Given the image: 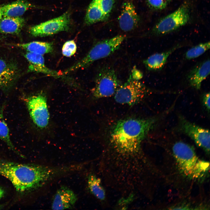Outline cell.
Masks as SVG:
<instances>
[{
    "label": "cell",
    "instance_id": "obj_24",
    "mask_svg": "<svg viewBox=\"0 0 210 210\" xmlns=\"http://www.w3.org/2000/svg\"><path fill=\"white\" fill-rule=\"evenodd\" d=\"M77 50L76 44L74 40L66 42L63 46L62 52L63 55L66 57H70L74 54Z\"/></svg>",
    "mask_w": 210,
    "mask_h": 210
},
{
    "label": "cell",
    "instance_id": "obj_20",
    "mask_svg": "<svg viewBox=\"0 0 210 210\" xmlns=\"http://www.w3.org/2000/svg\"><path fill=\"white\" fill-rule=\"evenodd\" d=\"M107 18L100 7L98 0H92L86 11L85 19V23L90 25L104 21Z\"/></svg>",
    "mask_w": 210,
    "mask_h": 210
},
{
    "label": "cell",
    "instance_id": "obj_30",
    "mask_svg": "<svg viewBox=\"0 0 210 210\" xmlns=\"http://www.w3.org/2000/svg\"><path fill=\"white\" fill-rule=\"evenodd\" d=\"M1 39H2V38H1V37H0V41H1Z\"/></svg>",
    "mask_w": 210,
    "mask_h": 210
},
{
    "label": "cell",
    "instance_id": "obj_26",
    "mask_svg": "<svg viewBox=\"0 0 210 210\" xmlns=\"http://www.w3.org/2000/svg\"><path fill=\"white\" fill-rule=\"evenodd\" d=\"M115 0H98L104 13L108 18L111 11Z\"/></svg>",
    "mask_w": 210,
    "mask_h": 210
},
{
    "label": "cell",
    "instance_id": "obj_28",
    "mask_svg": "<svg viewBox=\"0 0 210 210\" xmlns=\"http://www.w3.org/2000/svg\"><path fill=\"white\" fill-rule=\"evenodd\" d=\"M4 190L0 188V199L4 195Z\"/></svg>",
    "mask_w": 210,
    "mask_h": 210
},
{
    "label": "cell",
    "instance_id": "obj_21",
    "mask_svg": "<svg viewBox=\"0 0 210 210\" xmlns=\"http://www.w3.org/2000/svg\"><path fill=\"white\" fill-rule=\"evenodd\" d=\"M88 185L91 193L97 198L101 201L105 200V192L100 178L93 174H90L88 178Z\"/></svg>",
    "mask_w": 210,
    "mask_h": 210
},
{
    "label": "cell",
    "instance_id": "obj_6",
    "mask_svg": "<svg viewBox=\"0 0 210 210\" xmlns=\"http://www.w3.org/2000/svg\"><path fill=\"white\" fill-rule=\"evenodd\" d=\"M146 92L144 85L139 80L130 77L124 84L120 86L114 94V99L118 103L131 106L142 100Z\"/></svg>",
    "mask_w": 210,
    "mask_h": 210
},
{
    "label": "cell",
    "instance_id": "obj_9",
    "mask_svg": "<svg viewBox=\"0 0 210 210\" xmlns=\"http://www.w3.org/2000/svg\"><path fill=\"white\" fill-rule=\"evenodd\" d=\"M70 15L67 11L59 17L31 27L29 32L34 36L43 37L67 31L70 28Z\"/></svg>",
    "mask_w": 210,
    "mask_h": 210
},
{
    "label": "cell",
    "instance_id": "obj_15",
    "mask_svg": "<svg viewBox=\"0 0 210 210\" xmlns=\"http://www.w3.org/2000/svg\"><path fill=\"white\" fill-rule=\"evenodd\" d=\"M210 62L208 59L194 68L189 73L188 79L191 85L196 89H200L202 83L209 74Z\"/></svg>",
    "mask_w": 210,
    "mask_h": 210
},
{
    "label": "cell",
    "instance_id": "obj_19",
    "mask_svg": "<svg viewBox=\"0 0 210 210\" xmlns=\"http://www.w3.org/2000/svg\"><path fill=\"white\" fill-rule=\"evenodd\" d=\"M175 49L174 48L165 52L154 54L144 60L143 63L149 70L160 69L164 66L169 55Z\"/></svg>",
    "mask_w": 210,
    "mask_h": 210
},
{
    "label": "cell",
    "instance_id": "obj_18",
    "mask_svg": "<svg viewBox=\"0 0 210 210\" xmlns=\"http://www.w3.org/2000/svg\"><path fill=\"white\" fill-rule=\"evenodd\" d=\"M13 45L25 49L28 52L42 55L51 53L53 50V44L50 42L34 41Z\"/></svg>",
    "mask_w": 210,
    "mask_h": 210
},
{
    "label": "cell",
    "instance_id": "obj_12",
    "mask_svg": "<svg viewBox=\"0 0 210 210\" xmlns=\"http://www.w3.org/2000/svg\"><path fill=\"white\" fill-rule=\"evenodd\" d=\"M118 20L120 28L124 32L131 31L137 27L139 18L132 3L127 1L124 3Z\"/></svg>",
    "mask_w": 210,
    "mask_h": 210
},
{
    "label": "cell",
    "instance_id": "obj_23",
    "mask_svg": "<svg viewBox=\"0 0 210 210\" xmlns=\"http://www.w3.org/2000/svg\"><path fill=\"white\" fill-rule=\"evenodd\" d=\"M210 42L201 43L194 46L189 50L186 53V58L188 60L197 58L209 49Z\"/></svg>",
    "mask_w": 210,
    "mask_h": 210
},
{
    "label": "cell",
    "instance_id": "obj_25",
    "mask_svg": "<svg viewBox=\"0 0 210 210\" xmlns=\"http://www.w3.org/2000/svg\"><path fill=\"white\" fill-rule=\"evenodd\" d=\"M171 0H147L149 7L155 10H161L165 9Z\"/></svg>",
    "mask_w": 210,
    "mask_h": 210
},
{
    "label": "cell",
    "instance_id": "obj_10",
    "mask_svg": "<svg viewBox=\"0 0 210 210\" xmlns=\"http://www.w3.org/2000/svg\"><path fill=\"white\" fill-rule=\"evenodd\" d=\"M180 130L193 139L196 144L206 151L210 150V132L209 130L202 128L181 118Z\"/></svg>",
    "mask_w": 210,
    "mask_h": 210
},
{
    "label": "cell",
    "instance_id": "obj_14",
    "mask_svg": "<svg viewBox=\"0 0 210 210\" xmlns=\"http://www.w3.org/2000/svg\"><path fill=\"white\" fill-rule=\"evenodd\" d=\"M24 56L29 63L28 72L41 73L55 77L60 76L59 73L46 66L43 55L27 52Z\"/></svg>",
    "mask_w": 210,
    "mask_h": 210
},
{
    "label": "cell",
    "instance_id": "obj_31",
    "mask_svg": "<svg viewBox=\"0 0 210 210\" xmlns=\"http://www.w3.org/2000/svg\"></svg>",
    "mask_w": 210,
    "mask_h": 210
},
{
    "label": "cell",
    "instance_id": "obj_3",
    "mask_svg": "<svg viewBox=\"0 0 210 210\" xmlns=\"http://www.w3.org/2000/svg\"><path fill=\"white\" fill-rule=\"evenodd\" d=\"M125 36L119 35L97 43L80 60L63 72V74L81 68L89 66L94 62L106 57L118 50Z\"/></svg>",
    "mask_w": 210,
    "mask_h": 210
},
{
    "label": "cell",
    "instance_id": "obj_16",
    "mask_svg": "<svg viewBox=\"0 0 210 210\" xmlns=\"http://www.w3.org/2000/svg\"><path fill=\"white\" fill-rule=\"evenodd\" d=\"M25 23L24 19L21 16H3L0 21V33L18 34Z\"/></svg>",
    "mask_w": 210,
    "mask_h": 210
},
{
    "label": "cell",
    "instance_id": "obj_29",
    "mask_svg": "<svg viewBox=\"0 0 210 210\" xmlns=\"http://www.w3.org/2000/svg\"><path fill=\"white\" fill-rule=\"evenodd\" d=\"M3 17L2 6H0V21Z\"/></svg>",
    "mask_w": 210,
    "mask_h": 210
},
{
    "label": "cell",
    "instance_id": "obj_5",
    "mask_svg": "<svg viewBox=\"0 0 210 210\" xmlns=\"http://www.w3.org/2000/svg\"><path fill=\"white\" fill-rule=\"evenodd\" d=\"M172 149L180 167L186 174L196 176L207 168L208 166H206L205 163L199 161L193 149L187 144L181 141L177 142Z\"/></svg>",
    "mask_w": 210,
    "mask_h": 210
},
{
    "label": "cell",
    "instance_id": "obj_13",
    "mask_svg": "<svg viewBox=\"0 0 210 210\" xmlns=\"http://www.w3.org/2000/svg\"><path fill=\"white\" fill-rule=\"evenodd\" d=\"M77 200L76 195L71 189L62 187L54 195L51 208L53 210H63L72 208Z\"/></svg>",
    "mask_w": 210,
    "mask_h": 210
},
{
    "label": "cell",
    "instance_id": "obj_2",
    "mask_svg": "<svg viewBox=\"0 0 210 210\" xmlns=\"http://www.w3.org/2000/svg\"><path fill=\"white\" fill-rule=\"evenodd\" d=\"M157 119L120 120L111 130L110 141L115 153H141V144L155 126Z\"/></svg>",
    "mask_w": 210,
    "mask_h": 210
},
{
    "label": "cell",
    "instance_id": "obj_11",
    "mask_svg": "<svg viewBox=\"0 0 210 210\" xmlns=\"http://www.w3.org/2000/svg\"><path fill=\"white\" fill-rule=\"evenodd\" d=\"M20 74L16 63L0 58V89L2 91L7 92L12 89Z\"/></svg>",
    "mask_w": 210,
    "mask_h": 210
},
{
    "label": "cell",
    "instance_id": "obj_4",
    "mask_svg": "<svg viewBox=\"0 0 210 210\" xmlns=\"http://www.w3.org/2000/svg\"><path fill=\"white\" fill-rule=\"evenodd\" d=\"M190 18V5L184 2L174 11L160 19L154 26L152 32L158 35L171 33L186 24Z\"/></svg>",
    "mask_w": 210,
    "mask_h": 210
},
{
    "label": "cell",
    "instance_id": "obj_7",
    "mask_svg": "<svg viewBox=\"0 0 210 210\" xmlns=\"http://www.w3.org/2000/svg\"><path fill=\"white\" fill-rule=\"evenodd\" d=\"M120 86V82L115 70L109 67L103 68L97 76L93 95L96 99L111 96Z\"/></svg>",
    "mask_w": 210,
    "mask_h": 210
},
{
    "label": "cell",
    "instance_id": "obj_22",
    "mask_svg": "<svg viewBox=\"0 0 210 210\" xmlns=\"http://www.w3.org/2000/svg\"><path fill=\"white\" fill-rule=\"evenodd\" d=\"M5 104L0 106V139L4 141L12 150L16 152L10 139L9 130L4 116Z\"/></svg>",
    "mask_w": 210,
    "mask_h": 210
},
{
    "label": "cell",
    "instance_id": "obj_8",
    "mask_svg": "<svg viewBox=\"0 0 210 210\" xmlns=\"http://www.w3.org/2000/svg\"><path fill=\"white\" fill-rule=\"evenodd\" d=\"M24 101L34 124L40 129L46 128L49 124L50 116L46 96L39 94L26 97Z\"/></svg>",
    "mask_w": 210,
    "mask_h": 210
},
{
    "label": "cell",
    "instance_id": "obj_17",
    "mask_svg": "<svg viewBox=\"0 0 210 210\" xmlns=\"http://www.w3.org/2000/svg\"><path fill=\"white\" fill-rule=\"evenodd\" d=\"M3 16L20 17L34 6L26 0H18L2 6Z\"/></svg>",
    "mask_w": 210,
    "mask_h": 210
},
{
    "label": "cell",
    "instance_id": "obj_27",
    "mask_svg": "<svg viewBox=\"0 0 210 210\" xmlns=\"http://www.w3.org/2000/svg\"><path fill=\"white\" fill-rule=\"evenodd\" d=\"M210 93L209 92L205 93L203 97V104L209 111L210 110Z\"/></svg>",
    "mask_w": 210,
    "mask_h": 210
},
{
    "label": "cell",
    "instance_id": "obj_1",
    "mask_svg": "<svg viewBox=\"0 0 210 210\" xmlns=\"http://www.w3.org/2000/svg\"><path fill=\"white\" fill-rule=\"evenodd\" d=\"M61 171L45 165L19 163L0 159V175L9 180L16 191L20 192L41 188Z\"/></svg>",
    "mask_w": 210,
    "mask_h": 210
}]
</instances>
